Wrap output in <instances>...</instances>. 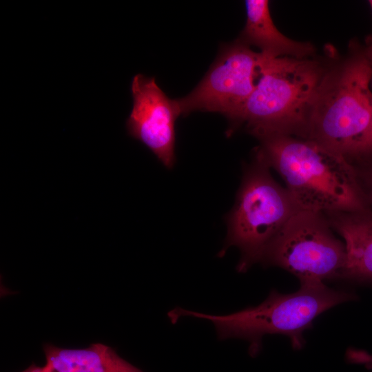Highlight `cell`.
Wrapping results in <instances>:
<instances>
[{
    "label": "cell",
    "mask_w": 372,
    "mask_h": 372,
    "mask_svg": "<svg viewBox=\"0 0 372 372\" xmlns=\"http://www.w3.org/2000/svg\"><path fill=\"white\" fill-rule=\"evenodd\" d=\"M356 298L353 292L331 289L324 282H309L300 284V289L291 293L273 289L258 306L227 315H211L181 307L173 309L167 315L172 323L185 316L211 321L220 340L238 338L247 341L249 353L254 357L262 348V337L267 334L287 336L293 349H302L305 343L303 333L311 328L316 317Z\"/></svg>",
    "instance_id": "3"
},
{
    "label": "cell",
    "mask_w": 372,
    "mask_h": 372,
    "mask_svg": "<svg viewBox=\"0 0 372 372\" xmlns=\"http://www.w3.org/2000/svg\"><path fill=\"white\" fill-rule=\"evenodd\" d=\"M267 0L245 1L246 23L237 40L250 47L256 46L267 58L307 59L315 48L308 42L292 40L273 23Z\"/></svg>",
    "instance_id": "10"
},
{
    "label": "cell",
    "mask_w": 372,
    "mask_h": 372,
    "mask_svg": "<svg viewBox=\"0 0 372 372\" xmlns=\"http://www.w3.org/2000/svg\"><path fill=\"white\" fill-rule=\"evenodd\" d=\"M260 141L256 153L282 177L301 210L326 213L370 207L353 165L342 156L293 136L276 135Z\"/></svg>",
    "instance_id": "1"
},
{
    "label": "cell",
    "mask_w": 372,
    "mask_h": 372,
    "mask_svg": "<svg viewBox=\"0 0 372 372\" xmlns=\"http://www.w3.org/2000/svg\"><path fill=\"white\" fill-rule=\"evenodd\" d=\"M261 54L238 40L223 44L199 83L185 96L176 99L180 114L194 111L219 113L236 128L259 75Z\"/></svg>",
    "instance_id": "7"
},
{
    "label": "cell",
    "mask_w": 372,
    "mask_h": 372,
    "mask_svg": "<svg viewBox=\"0 0 372 372\" xmlns=\"http://www.w3.org/2000/svg\"><path fill=\"white\" fill-rule=\"evenodd\" d=\"M356 361L358 364L364 365L372 371V354L361 350L357 355Z\"/></svg>",
    "instance_id": "14"
},
{
    "label": "cell",
    "mask_w": 372,
    "mask_h": 372,
    "mask_svg": "<svg viewBox=\"0 0 372 372\" xmlns=\"http://www.w3.org/2000/svg\"><path fill=\"white\" fill-rule=\"evenodd\" d=\"M43 351L44 367L50 372H143L101 343L74 349L46 344Z\"/></svg>",
    "instance_id": "11"
},
{
    "label": "cell",
    "mask_w": 372,
    "mask_h": 372,
    "mask_svg": "<svg viewBox=\"0 0 372 372\" xmlns=\"http://www.w3.org/2000/svg\"><path fill=\"white\" fill-rule=\"evenodd\" d=\"M324 214L345 245L347 258L340 280L372 283V208Z\"/></svg>",
    "instance_id": "9"
},
{
    "label": "cell",
    "mask_w": 372,
    "mask_h": 372,
    "mask_svg": "<svg viewBox=\"0 0 372 372\" xmlns=\"http://www.w3.org/2000/svg\"><path fill=\"white\" fill-rule=\"evenodd\" d=\"M21 372H49L48 371L44 366L40 367L36 366L35 364H32L25 370Z\"/></svg>",
    "instance_id": "16"
},
{
    "label": "cell",
    "mask_w": 372,
    "mask_h": 372,
    "mask_svg": "<svg viewBox=\"0 0 372 372\" xmlns=\"http://www.w3.org/2000/svg\"><path fill=\"white\" fill-rule=\"evenodd\" d=\"M371 160H372V129L369 136L362 148L359 160L354 164L363 163Z\"/></svg>",
    "instance_id": "13"
},
{
    "label": "cell",
    "mask_w": 372,
    "mask_h": 372,
    "mask_svg": "<svg viewBox=\"0 0 372 372\" xmlns=\"http://www.w3.org/2000/svg\"><path fill=\"white\" fill-rule=\"evenodd\" d=\"M133 107L125 127L127 134L142 142L167 169L176 162L175 123L181 115L176 99H169L154 77L136 74L132 81Z\"/></svg>",
    "instance_id": "8"
},
{
    "label": "cell",
    "mask_w": 372,
    "mask_h": 372,
    "mask_svg": "<svg viewBox=\"0 0 372 372\" xmlns=\"http://www.w3.org/2000/svg\"><path fill=\"white\" fill-rule=\"evenodd\" d=\"M346 258L345 245L324 213L300 210L271 242L260 262L287 270L303 284L340 280Z\"/></svg>",
    "instance_id": "6"
},
{
    "label": "cell",
    "mask_w": 372,
    "mask_h": 372,
    "mask_svg": "<svg viewBox=\"0 0 372 372\" xmlns=\"http://www.w3.org/2000/svg\"><path fill=\"white\" fill-rule=\"evenodd\" d=\"M269 165L255 152L244 169L234 205L226 217L227 233L218 256L232 246L240 257L236 270L246 272L260 262L271 242L301 209L291 194L273 178Z\"/></svg>",
    "instance_id": "5"
},
{
    "label": "cell",
    "mask_w": 372,
    "mask_h": 372,
    "mask_svg": "<svg viewBox=\"0 0 372 372\" xmlns=\"http://www.w3.org/2000/svg\"><path fill=\"white\" fill-rule=\"evenodd\" d=\"M261 56L255 88L236 128L244 125L259 140L276 135L304 138L312 103L327 70L308 58Z\"/></svg>",
    "instance_id": "4"
},
{
    "label": "cell",
    "mask_w": 372,
    "mask_h": 372,
    "mask_svg": "<svg viewBox=\"0 0 372 372\" xmlns=\"http://www.w3.org/2000/svg\"><path fill=\"white\" fill-rule=\"evenodd\" d=\"M369 3L372 10V0H370ZM363 50L366 59L372 65V34L368 37L366 45L363 47Z\"/></svg>",
    "instance_id": "15"
},
{
    "label": "cell",
    "mask_w": 372,
    "mask_h": 372,
    "mask_svg": "<svg viewBox=\"0 0 372 372\" xmlns=\"http://www.w3.org/2000/svg\"><path fill=\"white\" fill-rule=\"evenodd\" d=\"M353 165L362 194L372 208V160Z\"/></svg>",
    "instance_id": "12"
},
{
    "label": "cell",
    "mask_w": 372,
    "mask_h": 372,
    "mask_svg": "<svg viewBox=\"0 0 372 372\" xmlns=\"http://www.w3.org/2000/svg\"><path fill=\"white\" fill-rule=\"evenodd\" d=\"M372 65L363 47L327 70L312 103L304 138L359 160L372 129Z\"/></svg>",
    "instance_id": "2"
},
{
    "label": "cell",
    "mask_w": 372,
    "mask_h": 372,
    "mask_svg": "<svg viewBox=\"0 0 372 372\" xmlns=\"http://www.w3.org/2000/svg\"><path fill=\"white\" fill-rule=\"evenodd\" d=\"M371 87H372V81H371Z\"/></svg>",
    "instance_id": "17"
}]
</instances>
